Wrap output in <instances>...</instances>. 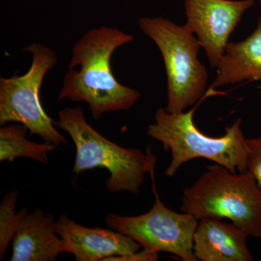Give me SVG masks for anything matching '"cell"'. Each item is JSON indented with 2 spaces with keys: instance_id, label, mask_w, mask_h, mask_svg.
<instances>
[{
  "instance_id": "obj_13",
  "label": "cell",
  "mask_w": 261,
  "mask_h": 261,
  "mask_svg": "<svg viewBox=\"0 0 261 261\" xmlns=\"http://www.w3.org/2000/svg\"><path fill=\"white\" fill-rule=\"evenodd\" d=\"M28 128L23 124L3 126L0 128V162L14 161L17 158H28L47 164L48 153L57 145L44 142L36 143L27 138Z\"/></svg>"
},
{
  "instance_id": "obj_3",
  "label": "cell",
  "mask_w": 261,
  "mask_h": 261,
  "mask_svg": "<svg viewBox=\"0 0 261 261\" xmlns=\"http://www.w3.org/2000/svg\"><path fill=\"white\" fill-rule=\"evenodd\" d=\"M180 210L198 220H230L248 237L261 238V190L248 170L238 173L219 164L207 166L184 189Z\"/></svg>"
},
{
  "instance_id": "obj_16",
  "label": "cell",
  "mask_w": 261,
  "mask_h": 261,
  "mask_svg": "<svg viewBox=\"0 0 261 261\" xmlns=\"http://www.w3.org/2000/svg\"><path fill=\"white\" fill-rule=\"evenodd\" d=\"M159 260V252L142 248V250L129 254L109 257L106 261H155Z\"/></svg>"
},
{
  "instance_id": "obj_2",
  "label": "cell",
  "mask_w": 261,
  "mask_h": 261,
  "mask_svg": "<svg viewBox=\"0 0 261 261\" xmlns=\"http://www.w3.org/2000/svg\"><path fill=\"white\" fill-rule=\"evenodd\" d=\"M198 104L186 113H170L159 108L154 115V123L148 126L147 135L161 142L165 150L171 152V162L165 174L173 177L182 165L196 159L214 161L232 173L245 172L248 147L242 129V119L238 118L226 127L222 137H209L194 123Z\"/></svg>"
},
{
  "instance_id": "obj_11",
  "label": "cell",
  "mask_w": 261,
  "mask_h": 261,
  "mask_svg": "<svg viewBox=\"0 0 261 261\" xmlns=\"http://www.w3.org/2000/svg\"><path fill=\"white\" fill-rule=\"evenodd\" d=\"M54 217L37 209L27 213L13 240L11 261H54L65 252L63 240L56 231Z\"/></svg>"
},
{
  "instance_id": "obj_12",
  "label": "cell",
  "mask_w": 261,
  "mask_h": 261,
  "mask_svg": "<svg viewBox=\"0 0 261 261\" xmlns=\"http://www.w3.org/2000/svg\"><path fill=\"white\" fill-rule=\"evenodd\" d=\"M210 88L257 81L261 89V13L254 32L245 40L228 42Z\"/></svg>"
},
{
  "instance_id": "obj_8",
  "label": "cell",
  "mask_w": 261,
  "mask_h": 261,
  "mask_svg": "<svg viewBox=\"0 0 261 261\" xmlns=\"http://www.w3.org/2000/svg\"><path fill=\"white\" fill-rule=\"evenodd\" d=\"M253 5L254 0H185V25L197 37L213 68H217L230 35Z\"/></svg>"
},
{
  "instance_id": "obj_4",
  "label": "cell",
  "mask_w": 261,
  "mask_h": 261,
  "mask_svg": "<svg viewBox=\"0 0 261 261\" xmlns=\"http://www.w3.org/2000/svg\"><path fill=\"white\" fill-rule=\"evenodd\" d=\"M56 125L68 134L75 146L72 172L78 175L94 168H106L111 173L106 181L110 192L140 193L146 174L155 165L150 147L145 154L139 149L117 145L89 124L81 107L61 110Z\"/></svg>"
},
{
  "instance_id": "obj_15",
  "label": "cell",
  "mask_w": 261,
  "mask_h": 261,
  "mask_svg": "<svg viewBox=\"0 0 261 261\" xmlns=\"http://www.w3.org/2000/svg\"><path fill=\"white\" fill-rule=\"evenodd\" d=\"M247 143L248 147L247 170L252 173L261 190V137L247 139Z\"/></svg>"
},
{
  "instance_id": "obj_7",
  "label": "cell",
  "mask_w": 261,
  "mask_h": 261,
  "mask_svg": "<svg viewBox=\"0 0 261 261\" xmlns=\"http://www.w3.org/2000/svg\"><path fill=\"white\" fill-rule=\"evenodd\" d=\"M152 181L154 203L137 216L110 214L106 224L118 232L137 242L142 248L173 254L184 261H197L194 254V235L199 220L187 213H177L163 204L156 190L154 165L149 172Z\"/></svg>"
},
{
  "instance_id": "obj_6",
  "label": "cell",
  "mask_w": 261,
  "mask_h": 261,
  "mask_svg": "<svg viewBox=\"0 0 261 261\" xmlns=\"http://www.w3.org/2000/svg\"><path fill=\"white\" fill-rule=\"evenodd\" d=\"M32 62L25 74L0 78V125L14 122L27 127L48 143L66 145V139L56 129V122L48 116L41 103L40 92L46 74L58 62L54 51L34 42L23 49Z\"/></svg>"
},
{
  "instance_id": "obj_5",
  "label": "cell",
  "mask_w": 261,
  "mask_h": 261,
  "mask_svg": "<svg viewBox=\"0 0 261 261\" xmlns=\"http://www.w3.org/2000/svg\"><path fill=\"white\" fill-rule=\"evenodd\" d=\"M142 32L150 38L162 55L167 76L168 113H180L205 95L208 73L199 61L201 45L186 25L168 19L142 18Z\"/></svg>"
},
{
  "instance_id": "obj_10",
  "label": "cell",
  "mask_w": 261,
  "mask_h": 261,
  "mask_svg": "<svg viewBox=\"0 0 261 261\" xmlns=\"http://www.w3.org/2000/svg\"><path fill=\"white\" fill-rule=\"evenodd\" d=\"M247 238L233 223L210 218L200 219L194 235V254L200 261H253Z\"/></svg>"
},
{
  "instance_id": "obj_17",
  "label": "cell",
  "mask_w": 261,
  "mask_h": 261,
  "mask_svg": "<svg viewBox=\"0 0 261 261\" xmlns=\"http://www.w3.org/2000/svg\"><path fill=\"white\" fill-rule=\"evenodd\" d=\"M259 2H260V3L261 4V0H259Z\"/></svg>"
},
{
  "instance_id": "obj_14",
  "label": "cell",
  "mask_w": 261,
  "mask_h": 261,
  "mask_svg": "<svg viewBox=\"0 0 261 261\" xmlns=\"http://www.w3.org/2000/svg\"><path fill=\"white\" fill-rule=\"evenodd\" d=\"M18 190L7 194L0 205V258L4 259L20 221L28 213L27 208L16 212Z\"/></svg>"
},
{
  "instance_id": "obj_1",
  "label": "cell",
  "mask_w": 261,
  "mask_h": 261,
  "mask_svg": "<svg viewBox=\"0 0 261 261\" xmlns=\"http://www.w3.org/2000/svg\"><path fill=\"white\" fill-rule=\"evenodd\" d=\"M133 40V36L106 25L86 32L72 49L58 100L87 103L94 120L133 107L140 92L120 83L111 64L115 51Z\"/></svg>"
},
{
  "instance_id": "obj_9",
  "label": "cell",
  "mask_w": 261,
  "mask_h": 261,
  "mask_svg": "<svg viewBox=\"0 0 261 261\" xmlns=\"http://www.w3.org/2000/svg\"><path fill=\"white\" fill-rule=\"evenodd\" d=\"M56 231L63 240L65 252L72 254L77 261H106L142 248L126 235L106 228L86 227L65 215L56 221Z\"/></svg>"
}]
</instances>
